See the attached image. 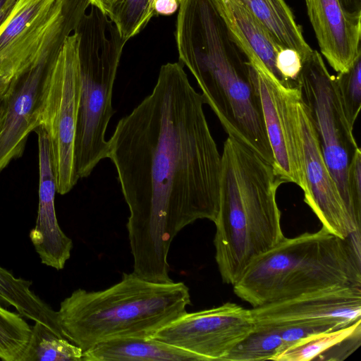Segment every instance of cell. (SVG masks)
Wrapping results in <instances>:
<instances>
[{
	"label": "cell",
	"instance_id": "6da1fadb",
	"mask_svg": "<svg viewBox=\"0 0 361 361\" xmlns=\"http://www.w3.org/2000/svg\"><path fill=\"white\" fill-rule=\"evenodd\" d=\"M204 99L180 62L160 68L150 93L118 122L108 140L130 215L133 272L169 282L168 255L176 235L198 219L214 221L221 154Z\"/></svg>",
	"mask_w": 361,
	"mask_h": 361
},
{
	"label": "cell",
	"instance_id": "7a4b0ae2",
	"mask_svg": "<svg viewBox=\"0 0 361 361\" xmlns=\"http://www.w3.org/2000/svg\"><path fill=\"white\" fill-rule=\"evenodd\" d=\"M284 181L255 151L228 136L221 154L215 259L233 285L249 264L284 238L276 192Z\"/></svg>",
	"mask_w": 361,
	"mask_h": 361
},
{
	"label": "cell",
	"instance_id": "3957f363",
	"mask_svg": "<svg viewBox=\"0 0 361 361\" xmlns=\"http://www.w3.org/2000/svg\"><path fill=\"white\" fill-rule=\"evenodd\" d=\"M190 304L183 282H154L123 273L104 290H74L61 302L56 315L63 337L83 353L112 339L150 337Z\"/></svg>",
	"mask_w": 361,
	"mask_h": 361
},
{
	"label": "cell",
	"instance_id": "277c9868",
	"mask_svg": "<svg viewBox=\"0 0 361 361\" xmlns=\"http://www.w3.org/2000/svg\"><path fill=\"white\" fill-rule=\"evenodd\" d=\"M360 231L342 239L322 227L284 238L233 285L252 307L332 286L361 287Z\"/></svg>",
	"mask_w": 361,
	"mask_h": 361
},
{
	"label": "cell",
	"instance_id": "5b68a950",
	"mask_svg": "<svg viewBox=\"0 0 361 361\" xmlns=\"http://www.w3.org/2000/svg\"><path fill=\"white\" fill-rule=\"evenodd\" d=\"M90 6L75 30L79 34L80 90L74 159L79 179L88 177L107 158L106 133L116 112L112 106L114 85L127 42L105 13Z\"/></svg>",
	"mask_w": 361,
	"mask_h": 361
},
{
	"label": "cell",
	"instance_id": "8992f818",
	"mask_svg": "<svg viewBox=\"0 0 361 361\" xmlns=\"http://www.w3.org/2000/svg\"><path fill=\"white\" fill-rule=\"evenodd\" d=\"M87 0H17L0 25V78L9 81L55 56Z\"/></svg>",
	"mask_w": 361,
	"mask_h": 361
},
{
	"label": "cell",
	"instance_id": "52a82bcc",
	"mask_svg": "<svg viewBox=\"0 0 361 361\" xmlns=\"http://www.w3.org/2000/svg\"><path fill=\"white\" fill-rule=\"evenodd\" d=\"M79 34L66 37L51 61L42 94L40 126L51 152L57 192L65 195L76 185L74 142L80 90Z\"/></svg>",
	"mask_w": 361,
	"mask_h": 361
},
{
	"label": "cell",
	"instance_id": "ba28073f",
	"mask_svg": "<svg viewBox=\"0 0 361 361\" xmlns=\"http://www.w3.org/2000/svg\"><path fill=\"white\" fill-rule=\"evenodd\" d=\"M297 80L302 100L316 130L323 156L345 205L354 221L361 216L354 209L348 187L350 161L360 149L340 99L335 75L330 74L321 54L312 49L302 61Z\"/></svg>",
	"mask_w": 361,
	"mask_h": 361
},
{
	"label": "cell",
	"instance_id": "9c48e42d",
	"mask_svg": "<svg viewBox=\"0 0 361 361\" xmlns=\"http://www.w3.org/2000/svg\"><path fill=\"white\" fill-rule=\"evenodd\" d=\"M306 183L304 201L329 233L345 239L360 231L348 212L324 160L309 110L297 87H286Z\"/></svg>",
	"mask_w": 361,
	"mask_h": 361
},
{
	"label": "cell",
	"instance_id": "30bf717a",
	"mask_svg": "<svg viewBox=\"0 0 361 361\" xmlns=\"http://www.w3.org/2000/svg\"><path fill=\"white\" fill-rule=\"evenodd\" d=\"M255 326L250 309L226 302L197 312L186 311L151 337L190 352L200 361H222Z\"/></svg>",
	"mask_w": 361,
	"mask_h": 361
},
{
	"label": "cell",
	"instance_id": "8fae6325",
	"mask_svg": "<svg viewBox=\"0 0 361 361\" xmlns=\"http://www.w3.org/2000/svg\"><path fill=\"white\" fill-rule=\"evenodd\" d=\"M250 311L257 326L328 320L349 325L361 319V287L332 286L252 307Z\"/></svg>",
	"mask_w": 361,
	"mask_h": 361
},
{
	"label": "cell",
	"instance_id": "7c38bea8",
	"mask_svg": "<svg viewBox=\"0 0 361 361\" xmlns=\"http://www.w3.org/2000/svg\"><path fill=\"white\" fill-rule=\"evenodd\" d=\"M55 56L11 80L0 127V172L22 155L29 134L40 126L43 85Z\"/></svg>",
	"mask_w": 361,
	"mask_h": 361
},
{
	"label": "cell",
	"instance_id": "4fadbf2b",
	"mask_svg": "<svg viewBox=\"0 0 361 361\" xmlns=\"http://www.w3.org/2000/svg\"><path fill=\"white\" fill-rule=\"evenodd\" d=\"M253 68L273 153L274 169L284 183H294L305 192L306 183L286 95L287 87L266 69Z\"/></svg>",
	"mask_w": 361,
	"mask_h": 361
},
{
	"label": "cell",
	"instance_id": "5bb4252c",
	"mask_svg": "<svg viewBox=\"0 0 361 361\" xmlns=\"http://www.w3.org/2000/svg\"><path fill=\"white\" fill-rule=\"evenodd\" d=\"M35 131L38 142L39 203L30 238L41 262L61 270L71 257L73 241L62 231L56 217L54 200L57 185L48 136L41 126Z\"/></svg>",
	"mask_w": 361,
	"mask_h": 361
},
{
	"label": "cell",
	"instance_id": "9a60e30c",
	"mask_svg": "<svg viewBox=\"0 0 361 361\" xmlns=\"http://www.w3.org/2000/svg\"><path fill=\"white\" fill-rule=\"evenodd\" d=\"M322 55L333 69L344 72L361 55V13H349L338 0H305Z\"/></svg>",
	"mask_w": 361,
	"mask_h": 361
},
{
	"label": "cell",
	"instance_id": "2e32d148",
	"mask_svg": "<svg viewBox=\"0 0 361 361\" xmlns=\"http://www.w3.org/2000/svg\"><path fill=\"white\" fill-rule=\"evenodd\" d=\"M229 35L249 63L264 68L283 86L276 68V59L283 48L239 0H213Z\"/></svg>",
	"mask_w": 361,
	"mask_h": 361
},
{
	"label": "cell",
	"instance_id": "e0dca14e",
	"mask_svg": "<svg viewBox=\"0 0 361 361\" xmlns=\"http://www.w3.org/2000/svg\"><path fill=\"white\" fill-rule=\"evenodd\" d=\"M200 361L192 353L152 337H126L82 353V361Z\"/></svg>",
	"mask_w": 361,
	"mask_h": 361
},
{
	"label": "cell",
	"instance_id": "ac0fdd59",
	"mask_svg": "<svg viewBox=\"0 0 361 361\" xmlns=\"http://www.w3.org/2000/svg\"><path fill=\"white\" fill-rule=\"evenodd\" d=\"M361 344V319L330 331L322 332L286 348L274 361H341Z\"/></svg>",
	"mask_w": 361,
	"mask_h": 361
},
{
	"label": "cell",
	"instance_id": "d6986e66",
	"mask_svg": "<svg viewBox=\"0 0 361 361\" xmlns=\"http://www.w3.org/2000/svg\"><path fill=\"white\" fill-rule=\"evenodd\" d=\"M282 47L295 50L302 61L312 51L284 0H239Z\"/></svg>",
	"mask_w": 361,
	"mask_h": 361
},
{
	"label": "cell",
	"instance_id": "ffe728a7",
	"mask_svg": "<svg viewBox=\"0 0 361 361\" xmlns=\"http://www.w3.org/2000/svg\"><path fill=\"white\" fill-rule=\"evenodd\" d=\"M31 281L16 277L0 265V305L13 307L22 317L39 322L63 336L56 311L32 290Z\"/></svg>",
	"mask_w": 361,
	"mask_h": 361
},
{
	"label": "cell",
	"instance_id": "44dd1931",
	"mask_svg": "<svg viewBox=\"0 0 361 361\" xmlns=\"http://www.w3.org/2000/svg\"><path fill=\"white\" fill-rule=\"evenodd\" d=\"M82 350L49 327L35 322L20 361H82Z\"/></svg>",
	"mask_w": 361,
	"mask_h": 361
},
{
	"label": "cell",
	"instance_id": "7402d4cb",
	"mask_svg": "<svg viewBox=\"0 0 361 361\" xmlns=\"http://www.w3.org/2000/svg\"><path fill=\"white\" fill-rule=\"evenodd\" d=\"M283 348V342L277 327L255 325L222 361L273 360Z\"/></svg>",
	"mask_w": 361,
	"mask_h": 361
},
{
	"label": "cell",
	"instance_id": "603a6c76",
	"mask_svg": "<svg viewBox=\"0 0 361 361\" xmlns=\"http://www.w3.org/2000/svg\"><path fill=\"white\" fill-rule=\"evenodd\" d=\"M31 334V326L19 313L0 305V359L20 361Z\"/></svg>",
	"mask_w": 361,
	"mask_h": 361
},
{
	"label": "cell",
	"instance_id": "cb8c5ba5",
	"mask_svg": "<svg viewBox=\"0 0 361 361\" xmlns=\"http://www.w3.org/2000/svg\"><path fill=\"white\" fill-rule=\"evenodd\" d=\"M335 80L346 118L354 127L361 108V55L348 71L338 73Z\"/></svg>",
	"mask_w": 361,
	"mask_h": 361
},
{
	"label": "cell",
	"instance_id": "d4e9b609",
	"mask_svg": "<svg viewBox=\"0 0 361 361\" xmlns=\"http://www.w3.org/2000/svg\"><path fill=\"white\" fill-rule=\"evenodd\" d=\"M345 326L348 325L338 321L328 320L308 323H294L276 327H277L283 340V350L310 336L333 331Z\"/></svg>",
	"mask_w": 361,
	"mask_h": 361
},
{
	"label": "cell",
	"instance_id": "484cf974",
	"mask_svg": "<svg viewBox=\"0 0 361 361\" xmlns=\"http://www.w3.org/2000/svg\"><path fill=\"white\" fill-rule=\"evenodd\" d=\"M302 66L300 54L293 49L283 47L277 54L276 68L285 87H297Z\"/></svg>",
	"mask_w": 361,
	"mask_h": 361
},
{
	"label": "cell",
	"instance_id": "4316f807",
	"mask_svg": "<svg viewBox=\"0 0 361 361\" xmlns=\"http://www.w3.org/2000/svg\"><path fill=\"white\" fill-rule=\"evenodd\" d=\"M348 187L356 213L361 216V150L353 157L348 171Z\"/></svg>",
	"mask_w": 361,
	"mask_h": 361
},
{
	"label": "cell",
	"instance_id": "83f0119b",
	"mask_svg": "<svg viewBox=\"0 0 361 361\" xmlns=\"http://www.w3.org/2000/svg\"><path fill=\"white\" fill-rule=\"evenodd\" d=\"M178 8L177 0H156L154 4L155 16H170L176 13Z\"/></svg>",
	"mask_w": 361,
	"mask_h": 361
},
{
	"label": "cell",
	"instance_id": "f1b7e54d",
	"mask_svg": "<svg viewBox=\"0 0 361 361\" xmlns=\"http://www.w3.org/2000/svg\"><path fill=\"white\" fill-rule=\"evenodd\" d=\"M341 6L349 13H361V0H338Z\"/></svg>",
	"mask_w": 361,
	"mask_h": 361
},
{
	"label": "cell",
	"instance_id": "f546056e",
	"mask_svg": "<svg viewBox=\"0 0 361 361\" xmlns=\"http://www.w3.org/2000/svg\"><path fill=\"white\" fill-rule=\"evenodd\" d=\"M17 0H0V25L6 18Z\"/></svg>",
	"mask_w": 361,
	"mask_h": 361
},
{
	"label": "cell",
	"instance_id": "4dcf8cb0",
	"mask_svg": "<svg viewBox=\"0 0 361 361\" xmlns=\"http://www.w3.org/2000/svg\"><path fill=\"white\" fill-rule=\"evenodd\" d=\"M90 5H93L100 9L106 15L108 14L113 4L116 0H87Z\"/></svg>",
	"mask_w": 361,
	"mask_h": 361
},
{
	"label": "cell",
	"instance_id": "1f68e13d",
	"mask_svg": "<svg viewBox=\"0 0 361 361\" xmlns=\"http://www.w3.org/2000/svg\"><path fill=\"white\" fill-rule=\"evenodd\" d=\"M11 81L0 78V100L4 97L6 91L9 87Z\"/></svg>",
	"mask_w": 361,
	"mask_h": 361
},
{
	"label": "cell",
	"instance_id": "d6a6232c",
	"mask_svg": "<svg viewBox=\"0 0 361 361\" xmlns=\"http://www.w3.org/2000/svg\"><path fill=\"white\" fill-rule=\"evenodd\" d=\"M5 99L4 97L0 100V127L2 123L4 116V111H5Z\"/></svg>",
	"mask_w": 361,
	"mask_h": 361
},
{
	"label": "cell",
	"instance_id": "836d02e7",
	"mask_svg": "<svg viewBox=\"0 0 361 361\" xmlns=\"http://www.w3.org/2000/svg\"><path fill=\"white\" fill-rule=\"evenodd\" d=\"M156 0H149V8L150 13L152 17L155 16L154 11V4ZM179 5L184 1V0H177Z\"/></svg>",
	"mask_w": 361,
	"mask_h": 361
}]
</instances>
